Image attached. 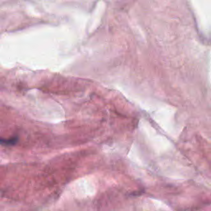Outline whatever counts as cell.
Returning a JSON list of instances; mask_svg holds the SVG:
<instances>
[{
  "label": "cell",
  "instance_id": "cell-1",
  "mask_svg": "<svg viewBox=\"0 0 211 211\" xmlns=\"http://www.w3.org/2000/svg\"><path fill=\"white\" fill-rule=\"evenodd\" d=\"M17 141V137H12L9 139H2V143L6 145H13Z\"/></svg>",
  "mask_w": 211,
  "mask_h": 211
}]
</instances>
